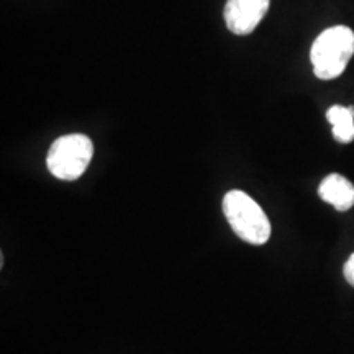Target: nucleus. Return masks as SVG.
I'll list each match as a JSON object with an SVG mask.
<instances>
[{
    "label": "nucleus",
    "mask_w": 354,
    "mask_h": 354,
    "mask_svg": "<svg viewBox=\"0 0 354 354\" xmlns=\"http://www.w3.org/2000/svg\"><path fill=\"white\" fill-rule=\"evenodd\" d=\"M94 156V145L82 133H73L57 138L48 151L46 165L55 177L61 180H76L86 172Z\"/></svg>",
    "instance_id": "3"
},
{
    "label": "nucleus",
    "mask_w": 354,
    "mask_h": 354,
    "mask_svg": "<svg viewBox=\"0 0 354 354\" xmlns=\"http://www.w3.org/2000/svg\"><path fill=\"white\" fill-rule=\"evenodd\" d=\"M223 214L238 238L251 245H264L271 238V223L264 210L241 190H232L223 198Z\"/></svg>",
    "instance_id": "2"
},
{
    "label": "nucleus",
    "mask_w": 354,
    "mask_h": 354,
    "mask_svg": "<svg viewBox=\"0 0 354 354\" xmlns=\"http://www.w3.org/2000/svg\"><path fill=\"white\" fill-rule=\"evenodd\" d=\"M271 6V0H227L225 24L234 35H250L261 24Z\"/></svg>",
    "instance_id": "4"
},
{
    "label": "nucleus",
    "mask_w": 354,
    "mask_h": 354,
    "mask_svg": "<svg viewBox=\"0 0 354 354\" xmlns=\"http://www.w3.org/2000/svg\"><path fill=\"white\" fill-rule=\"evenodd\" d=\"M318 196L336 210L346 212L354 205V185L346 177L339 174H330L322 180L318 187Z\"/></svg>",
    "instance_id": "5"
},
{
    "label": "nucleus",
    "mask_w": 354,
    "mask_h": 354,
    "mask_svg": "<svg viewBox=\"0 0 354 354\" xmlns=\"http://www.w3.org/2000/svg\"><path fill=\"white\" fill-rule=\"evenodd\" d=\"M354 55V32L344 25L326 28L312 44L310 61L322 81L339 77Z\"/></svg>",
    "instance_id": "1"
},
{
    "label": "nucleus",
    "mask_w": 354,
    "mask_h": 354,
    "mask_svg": "<svg viewBox=\"0 0 354 354\" xmlns=\"http://www.w3.org/2000/svg\"><path fill=\"white\" fill-rule=\"evenodd\" d=\"M344 279L349 282L354 287V253L349 256V259L346 261V264H344Z\"/></svg>",
    "instance_id": "7"
},
{
    "label": "nucleus",
    "mask_w": 354,
    "mask_h": 354,
    "mask_svg": "<svg viewBox=\"0 0 354 354\" xmlns=\"http://www.w3.org/2000/svg\"><path fill=\"white\" fill-rule=\"evenodd\" d=\"M326 120L333 127V136L339 143H351L354 140V107L333 105L326 112Z\"/></svg>",
    "instance_id": "6"
}]
</instances>
